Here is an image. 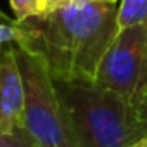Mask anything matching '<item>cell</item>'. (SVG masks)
<instances>
[{
	"label": "cell",
	"instance_id": "obj_1",
	"mask_svg": "<svg viewBox=\"0 0 147 147\" xmlns=\"http://www.w3.org/2000/svg\"><path fill=\"white\" fill-rule=\"evenodd\" d=\"M16 23V45L35 55L54 80L94 83L99 64L118 33V5L73 0Z\"/></svg>",
	"mask_w": 147,
	"mask_h": 147
},
{
	"label": "cell",
	"instance_id": "obj_2",
	"mask_svg": "<svg viewBox=\"0 0 147 147\" xmlns=\"http://www.w3.org/2000/svg\"><path fill=\"white\" fill-rule=\"evenodd\" d=\"M73 147H131L147 135V107L87 82L54 80Z\"/></svg>",
	"mask_w": 147,
	"mask_h": 147
},
{
	"label": "cell",
	"instance_id": "obj_3",
	"mask_svg": "<svg viewBox=\"0 0 147 147\" xmlns=\"http://www.w3.org/2000/svg\"><path fill=\"white\" fill-rule=\"evenodd\" d=\"M16 54L24 82L23 128L36 147H73L54 78L30 52L16 45Z\"/></svg>",
	"mask_w": 147,
	"mask_h": 147
},
{
	"label": "cell",
	"instance_id": "obj_4",
	"mask_svg": "<svg viewBox=\"0 0 147 147\" xmlns=\"http://www.w3.org/2000/svg\"><path fill=\"white\" fill-rule=\"evenodd\" d=\"M94 83L131 104L147 107V23L118 30Z\"/></svg>",
	"mask_w": 147,
	"mask_h": 147
},
{
	"label": "cell",
	"instance_id": "obj_5",
	"mask_svg": "<svg viewBox=\"0 0 147 147\" xmlns=\"http://www.w3.org/2000/svg\"><path fill=\"white\" fill-rule=\"evenodd\" d=\"M24 82L18 62L16 45L0 49V131L11 133L23 128Z\"/></svg>",
	"mask_w": 147,
	"mask_h": 147
},
{
	"label": "cell",
	"instance_id": "obj_6",
	"mask_svg": "<svg viewBox=\"0 0 147 147\" xmlns=\"http://www.w3.org/2000/svg\"><path fill=\"white\" fill-rule=\"evenodd\" d=\"M147 23V0H121L118 5V30Z\"/></svg>",
	"mask_w": 147,
	"mask_h": 147
},
{
	"label": "cell",
	"instance_id": "obj_7",
	"mask_svg": "<svg viewBox=\"0 0 147 147\" xmlns=\"http://www.w3.org/2000/svg\"><path fill=\"white\" fill-rule=\"evenodd\" d=\"M11 9L14 12V19L16 21H23L28 19L31 16H38L43 14L45 9V0H9Z\"/></svg>",
	"mask_w": 147,
	"mask_h": 147
},
{
	"label": "cell",
	"instance_id": "obj_8",
	"mask_svg": "<svg viewBox=\"0 0 147 147\" xmlns=\"http://www.w3.org/2000/svg\"><path fill=\"white\" fill-rule=\"evenodd\" d=\"M0 147H36L35 142L30 138L24 128H19L11 133L0 131Z\"/></svg>",
	"mask_w": 147,
	"mask_h": 147
},
{
	"label": "cell",
	"instance_id": "obj_9",
	"mask_svg": "<svg viewBox=\"0 0 147 147\" xmlns=\"http://www.w3.org/2000/svg\"><path fill=\"white\" fill-rule=\"evenodd\" d=\"M19 40V28L16 19L9 21L0 12V49L4 45H16Z\"/></svg>",
	"mask_w": 147,
	"mask_h": 147
},
{
	"label": "cell",
	"instance_id": "obj_10",
	"mask_svg": "<svg viewBox=\"0 0 147 147\" xmlns=\"http://www.w3.org/2000/svg\"><path fill=\"white\" fill-rule=\"evenodd\" d=\"M69 2H73V0H45V9L47 11H54V9H59V7L69 4Z\"/></svg>",
	"mask_w": 147,
	"mask_h": 147
},
{
	"label": "cell",
	"instance_id": "obj_11",
	"mask_svg": "<svg viewBox=\"0 0 147 147\" xmlns=\"http://www.w3.org/2000/svg\"><path fill=\"white\" fill-rule=\"evenodd\" d=\"M131 147H147V135H145V137H142V138H140L137 144H133Z\"/></svg>",
	"mask_w": 147,
	"mask_h": 147
},
{
	"label": "cell",
	"instance_id": "obj_12",
	"mask_svg": "<svg viewBox=\"0 0 147 147\" xmlns=\"http://www.w3.org/2000/svg\"><path fill=\"white\" fill-rule=\"evenodd\" d=\"M78 4H94V2H107V0H75Z\"/></svg>",
	"mask_w": 147,
	"mask_h": 147
},
{
	"label": "cell",
	"instance_id": "obj_13",
	"mask_svg": "<svg viewBox=\"0 0 147 147\" xmlns=\"http://www.w3.org/2000/svg\"><path fill=\"white\" fill-rule=\"evenodd\" d=\"M107 2H111V4H116V2H118V0H107Z\"/></svg>",
	"mask_w": 147,
	"mask_h": 147
}]
</instances>
